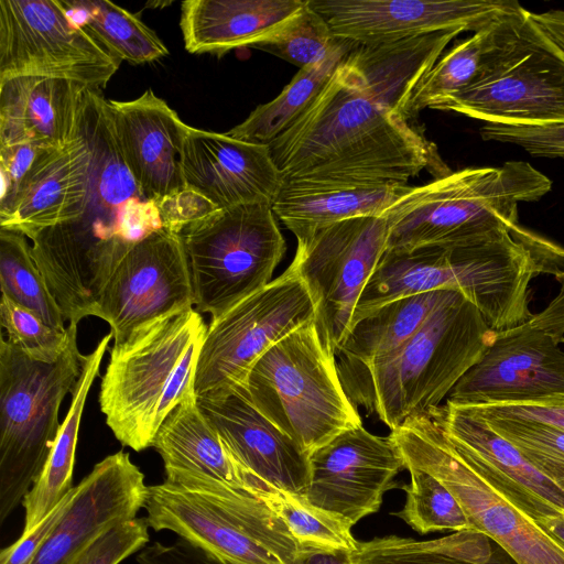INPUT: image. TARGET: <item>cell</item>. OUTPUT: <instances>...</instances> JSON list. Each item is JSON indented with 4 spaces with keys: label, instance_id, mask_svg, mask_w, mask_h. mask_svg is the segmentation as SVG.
Here are the masks:
<instances>
[{
    "label": "cell",
    "instance_id": "obj_1",
    "mask_svg": "<svg viewBox=\"0 0 564 564\" xmlns=\"http://www.w3.org/2000/svg\"><path fill=\"white\" fill-rule=\"evenodd\" d=\"M462 32L355 43L311 107L269 144L281 189L408 184L423 170L449 174L436 145L411 123L409 102Z\"/></svg>",
    "mask_w": 564,
    "mask_h": 564
},
{
    "label": "cell",
    "instance_id": "obj_2",
    "mask_svg": "<svg viewBox=\"0 0 564 564\" xmlns=\"http://www.w3.org/2000/svg\"><path fill=\"white\" fill-rule=\"evenodd\" d=\"M564 270V248L520 227L478 243L386 252L366 285L354 323L394 300L431 291H457L496 332L525 322L530 282Z\"/></svg>",
    "mask_w": 564,
    "mask_h": 564
},
{
    "label": "cell",
    "instance_id": "obj_3",
    "mask_svg": "<svg viewBox=\"0 0 564 564\" xmlns=\"http://www.w3.org/2000/svg\"><path fill=\"white\" fill-rule=\"evenodd\" d=\"M496 333L468 299L452 291L400 348L366 367L337 370L338 376L351 403L392 431L441 405Z\"/></svg>",
    "mask_w": 564,
    "mask_h": 564
},
{
    "label": "cell",
    "instance_id": "obj_4",
    "mask_svg": "<svg viewBox=\"0 0 564 564\" xmlns=\"http://www.w3.org/2000/svg\"><path fill=\"white\" fill-rule=\"evenodd\" d=\"M552 181L523 161L467 167L412 186L386 213V252L466 246L522 227L520 203L536 202Z\"/></svg>",
    "mask_w": 564,
    "mask_h": 564
},
{
    "label": "cell",
    "instance_id": "obj_5",
    "mask_svg": "<svg viewBox=\"0 0 564 564\" xmlns=\"http://www.w3.org/2000/svg\"><path fill=\"white\" fill-rule=\"evenodd\" d=\"M207 329L188 307L166 313L113 343L99 392L115 437L135 452L152 447L170 412L195 394L198 355Z\"/></svg>",
    "mask_w": 564,
    "mask_h": 564
},
{
    "label": "cell",
    "instance_id": "obj_6",
    "mask_svg": "<svg viewBox=\"0 0 564 564\" xmlns=\"http://www.w3.org/2000/svg\"><path fill=\"white\" fill-rule=\"evenodd\" d=\"M239 390L308 455L341 432L362 425L339 379L336 356L314 318L274 343Z\"/></svg>",
    "mask_w": 564,
    "mask_h": 564
},
{
    "label": "cell",
    "instance_id": "obj_7",
    "mask_svg": "<svg viewBox=\"0 0 564 564\" xmlns=\"http://www.w3.org/2000/svg\"><path fill=\"white\" fill-rule=\"evenodd\" d=\"M77 325L54 364L33 360L0 337V522L17 509L40 477L59 430V406L72 392L84 356Z\"/></svg>",
    "mask_w": 564,
    "mask_h": 564
},
{
    "label": "cell",
    "instance_id": "obj_8",
    "mask_svg": "<svg viewBox=\"0 0 564 564\" xmlns=\"http://www.w3.org/2000/svg\"><path fill=\"white\" fill-rule=\"evenodd\" d=\"M404 465L427 471L457 499L474 530L498 543L517 564H564V543L541 528L506 488L467 460L426 413L389 434Z\"/></svg>",
    "mask_w": 564,
    "mask_h": 564
},
{
    "label": "cell",
    "instance_id": "obj_9",
    "mask_svg": "<svg viewBox=\"0 0 564 564\" xmlns=\"http://www.w3.org/2000/svg\"><path fill=\"white\" fill-rule=\"evenodd\" d=\"M196 311L217 317L268 285L286 243L272 205L219 208L181 234Z\"/></svg>",
    "mask_w": 564,
    "mask_h": 564
},
{
    "label": "cell",
    "instance_id": "obj_10",
    "mask_svg": "<svg viewBox=\"0 0 564 564\" xmlns=\"http://www.w3.org/2000/svg\"><path fill=\"white\" fill-rule=\"evenodd\" d=\"M155 532L171 531L226 564H293L302 552L284 521L248 492L207 496L149 486L144 507Z\"/></svg>",
    "mask_w": 564,
    "mask_h": 564
},
{
    "label": "cell",
    "instance_id": "obj_11",
    "mask_svg": "<svg viewBox=\"0 0 564 564\" xmlns=\"http://www.w3.org/2000/svg\"><path fill=\"white\" fill-rule=\"evenodd\" d=\"M314 315L311 294L291 263L263 289L210 319L196 365V398L215 399L241 389L254 362Z\"/></svg>",
    "mask_w": 564,
    "mask_h": 564
},
{
    "label": "cell",
    "instance_id": "obj_12",
    "mask_svg": "<svg viewBox=\"0 0 564 564\" xmlns=\"http://www.w3.org/2000/svg\"><path fill=\"white\" fill-rule=\"evenodd\" d=\"M387 238L384 215L341 220L296 238L291 263L314 302L319 335L335 356L352 327L358 301L386 251Z\"/></svg>",
    "mask_w": 564,
    "mask_h": 564
},
{
    "label": "cell",
    "instance_id": "obj_13",
    "mask_svg": "<svg viewBox=\"0 0 564 564\" xmlns=\"http://www.w3.org/2000/svg\"><path fill=\"white\" fill-rule=\"evenodd\" d=\"M120 63L63 1L0 0V79L53 77L100 89Z\"/></svg>",
    "mask_w": 564,
    "mask_h": 564
},
{
    "label": "cell",
    "instance_id": "obj_14",
    "mask_svg": "<svg viewBox=\"0 0 564 564\" xmlns=\"http://www.w3.org/2000/svg\"><path fill=\"white\" fill-rule=\"evenodd\" d=\"M436 109L485 123L564 122V54L535 26L527 10L518 39L502 62Z\"/></svg>",
    "mask_w": 564,
    "mask_h": 564
},
{
    "label": "cell",
    "instance_id": "obj_15",
    "mask_svg": "<svg viewBox=\"0 0 564 564\" xmlns=\"http://www.w3.org/2000/svg\"><path fill=\"white\" fill-rule=\"evenodd\" d=\"M193 305L192 272L182 237L162 228L124 256L102 292L97 317L109 324L118 343L138 326Z\"/></svg>",
    "mask_w": 564,
    "mask_h": 564
},
{
    "label": "cell",
    "instance_id": "obj_16",
    "mask_svg": "<svg viewBox=\"0 0 564 564\" xmlns=\"http://www.w3.org/2000/svg\"><path fill=\"white\" fill-rule=\"evenodd\" d=\"M310 478L303 497L351 525L377 512L395 486L404 459L389 436L362 425L346 430L308 455Z\"/></svg>",
    "mask_w": 564,
    "mask_h": 564
},
{
    "label": "cell",
    "instance_id": "obj_17",
    "mask_svg": "<svg viewBox=\"0 0 564 564\" xmlns=\"http://www.w3.org/2000/svg\"><path fill=\"white\" fill-rule=\"evenodd\" d=\"M334 35L356 44L393 43L438 31L474 33L519 11L514 0H308Z\"/></svg>",
    "mask_w": 564,
    "mask_h": 564
},
{
    "label": "cell",
    "instance_id": "obj_18",
    "mask_svg": "<svg viewBox=\"0 0 564 564\" xmlns=\"http://www.w3.org/2000/svg\"><path fill=\"white\" fill-rule=\"evenodd\" d=\"M564 395V351L529 322L499 330L482 357L456 383L447 402L503 403Z\"/></svg>",
    "mask_w": 564,
    "mask_h": 564
},
{
    "label": "cell",
    "instance_id": "obj_19",
    "mask_svg": "<svg viewBox=\"0 0 564 564\" xmlns=\"http://www.w3.org/2000/svg\"><path fill=\"white\" fill-rule=\"evenodd\" d=\"M148 488L129 453L106 456L74 486L64 513L32 564H70L105 530L137 518L145 507Z\"/></svg>",
    "mask_w": 564,
    "mask_h": 564
},
{
    "label": "cell",
    "instance_id": "obj_20",
    "mask_svg": "<svg viewBox=\"0 0 564 564\" xmlns=\"http://www.w3.org/2000/svg\"><path fill=\"white\" fill-rule=\"evenodd\" d=\"M152 447L160 454L164 482L207 496L260 495L267 486L230 454L200 410L196 394L176 405L158 430Z\"/></svg>",
    "mask_w": 564,
    "mask_h": 564
},
{
    "label": "cell",
    "instance_id": "obj_21",
    "mask_svg": "<svg viewBox=\"0 0 564 564\" xmlns=\"http://www.w3.org/2000/svg\"><path fill=\"white\" fill-rule=\"evenodd\" d=\"M186 186L218 208L249 203L273 204L283 180L269 145L188 127L181 150Z\"/></svg>",
    "mask_w": 564,
    "mask_h": 564
},
{
    "label": "cell",
    "instance_id": "obj_22",
    "mask_svg": "<svg viewBox=\"0 0 564 564\" xmlns=\"http://www.w3.org/2000/svg\"><path fill=\"white\" fill-rule=\"evenodd\" d=\"M90 192L91 151L79 132L67 145L39 154L10 203L0 208V228L31 239L46 228L77 221L89 210Z\"/></svg>",
    "mask_w": 564,
    "mask_h": 564
},
{
    "label": "cell",
    "instance_id": "obj_23",
    "mask_svg": "<svg viewBox=\"0 0 564 564\" xmlns=\"http://www.w3.org/2000/svg\"><path fill=\"white\" fill-rule=\"evenodd\" d=\"M197 403L234 458L267 486L303 496L308 454L261 414L241 390Z\"/></svg>",
    "mask_w": 564,
    "mask_h": 564
},
{
    "label": "cell",
    "instance_id": "obj_24",
    "mask_svg": "<svg viewBox=\"0 0 564 564\" xmlns=\"http://www.w3.org/2000/svg\"><path fill=\"white\" fill-rule=\"evenodd\" d=\"M113 128L145 199H158L185 187L181 150L188 124L152 89L132 100L107 99Z\"/></svg>",
    "mask_w": 564,
    "mask_h": 564
},
{
    "label": "cell",
    "instance_id": "obj_25",
    "mask_svg": "<svg viewBox=\"0 0 564 564\" xmlns=\"http://www.w3.org/2000/svg\"><path fill=\"white\" fill-rule=\"evenodd\" d=\"M426 414L467 460L505 486L523 512L564 513V491L469 408L446 401Z\"/></svg>",
    "mask_w": 564,
    "mask_h": 564
},
{
    "label": "cell",
    "instance_id": "obj_26",
    "mask_svg": "<svg viewBox=\"0 0 564 564\" xmlns=\"http://www.w3.org/2000/svg\"><path fill=\"white\" fill-rule=\"evenodd\" d=\"M87 90L84 85L53 77L0 79V145H67L80 132Z\"/></svg>",
    "mask_w": 564,
    "mask_h": 564
},
{
    "label": "cell",
    "instance_id": "obj_27",
    "mask_svg": "<svg viewBox=\"0 0 564 564\" xmlns=\"http://www.w3.org/2000/svg\"><path fill=\"white\" fill-rule=\"evenodd\" d=\"M306 0H186L180 28L192 54L251 47L300 10Z\"/></svg>",
    "mask_w": 564,
    "mask_h": 564
},
{
    "label": "cell",
    "instance_id": "obj_28",
    "mask_svg": "<svg viewBox=\"0 0 564 564\" xmlns=\"http://www.w3.org/2000/svg\"><path fill=\"white\" fill-rule=\"evenodd\" d=\"M527 9L523 7L459 41L438 58L416 86L410 102L412 118L488 76L514 45Z\"/></svg>",
    "mask_w": 564,
    "mask_h": 564
},
{
    "label": "cell",
    "instance_id": "obj_29",
    "mask_svg": "<svg viewBox=\"0 0 564 564\" xmlns=\"http://www.w3.org/2000/svg\"><path fill=\"white\" fill-rule=\"evenodd\" d=\"M110 339L111 333L104 336L95 349L84 356L82 373L72 391L70 405L61 423L50 456L40 477L22 501V532H28L40 523L74 488L73 470L82 415Z\"/></svg>",
    "mask_w": 564,
    "mask_h": 564
},
{
    "label": "cell",
    "instance_id": "obj_30",
    "mask_svg": "<svg viewBox=\"0 0 564 564\" xmlns=\"http://www.w3.org/2000/svg\"><path fill=\"white\" fill-rule=\"evenodd\" d=\"M412 186L378 184L285 191L272 204L274 215L297 238L314 229L362 216H383Z\"/></svg>",
    "mask_w": 564,
    "mask_h": 564
},
{
    "label": "cell",
    "instance_id": "obj_31",
    "mask_svg": "<svg viewBox=\"0 0 564 564\" xmlns=\"http://www.w3.org/2000/svg\"><path fill=\"white\" fill-rule=\"evenodd\" d=\"M80 132L91 151L87 215L115 220L120 206L133 197H143L118 141L107 99L99 89L87 90Z\"/></svg>",
    "mask_w": 564,
    "mask_h": 564
},
{
    "label": "cell",
    "instance_id": "obj_32",
    "mask_svg": "<svg viewBox=\"0 0 564 564\" xmlns=\"http://www.w3.org/2000/svg\"><path fill=\"white\" fill-rule=\"evenodd\" d=\"M451 292L440 290L401 297L355 323L336 354L337 370L366 367L400 348Z\"/></svg>",
    "mask_w": 564,
    "mask_h": 564
},
{
    "label": "cell",
    "instance_id": "obj_33",
    "mask_svg": "<svg viewBox=\"0 0 564 564\" xmlns=\"http://www.w3.org/2000/svg\"><path fill=\"white\" fill-rule=\"evenodd\" d=\"M355 564H517L491 538L478 530L417 541L389 535L359 542Z\"/></svg>",
    "mask_w": 564,
    "mask_h": 564
},
{
    "label": "cell",
    "instance_id": "obj_34",
    "mask_svg": "<svg viewBox=\"0 0 564 564\" xmlns=\"http://www.w3.org/2000/svg\"><path fill=\"white\" fill-rule=\"evenodd\" d=\"M354 44L339 39L324 59L301 68L274 99L256 107L226 133L238 140L269 145L311 107Z\"/></svg>",
    "mask_w": 564,
    "mask_h": 564
},
{
    "label": "cell",
    "instance_id": "obj_35",
    "mask_svg": "<svg viewBox=\"0 0 564 564\" xmlns=\"http://www.w3.org/2000/svg\"><path fill=\"white\" fill-rule=\"evenodd\" d=\"M63 4L76 23L121 61L145 64L169 54L152 29L111 1L74 0Z\"/></svg>",
    "mask_w": 564,
    "mask_h": 564
},
{
    "label": "cell",
    "instance_id": "obj_36",
    "mask_svg": "<svg viewBox=\"0 0 564 564\" xmlns=\"http://www.w3.org/2000/svg\"><path fill=\"white\" fill-rule=\"evenodd\" d=\"M1 294L35 313L56 329L65 318L32 254V246L18 231L0 229Z\"/></svg>",
    "mask_w": 564,
    "mask_h": 564
},
{
    "label": "cell",
    "instance_id": "obj_37",
    "mask_svg": "<svg viewBox=\"0 0 564 564\" xmlns=\"http://www.w3.org/2000/svg\"><path fill=\"white\" fill-rule=\"evenodd\" d=\"M259 498L284 521L302 551H356L358 541L351 533L352 525L344 518L276 487H270Z\"/></svg>",
    "mask_w": 564,
    "mask_h": 564
},
{
    "label": "cell",
    "instance_id": "obj_38",
    "mask_svg": "<svg viewBox=\"0 0 564 564\" xmlns=\"http://www.w3.org/2000/svg\"><path fill=\"white\" fill-rule=\"evenodd\" d=\"M405 469L411 481L402 487L405 503L394 513L397 517L421 534L474 530L457 499L441 481L420 468L406 466Z\"/></svg>",
    "mask_w": 564,
    "mask_h": 564
},
{
    "label": "cell",
    "instance_id": "obj_39",
    "mask_svg": "<svg viewBox=\"0 0 564 564\" xmlns=\"http://www.w3.org/2000/svg\"><path fill=\"white\" fill-rule=\"evenodd\" d=\"M338 41L326 20L306 0L300 10L251 47L301 69L324 59Z\"/></svg>",
    "mask_w": 564,
    "mask_h": 564
},
{
    "label": "cell",
    "instance_id": "obj_40",
    "mask_svg": "<svg viewBox=\"0 0 564 564\" xmlns=\"http://www.w3.org/2000/svg\"><path fill=\"white\" fill-rule=\"evenodd\" d=\"M0 324L7 333V339L36 361L56 362L68 344L67 327L65 330L54 328L3 294L0 300Z\"/></svg>",
    "mask_w": 564,
    "mask_h": 564
},
{
    "label": "cell",
    "instance_id": "obj_41",
    "mask_svg": "<svg viewBox=\"0 0 564 564\" xmlns=\"http://www.w3.org/2000/svg\"><path fill=\"white\" fill-rule=\"evenodd\" d=\"M147 518L121 521L100 533L70 564H120L150 541Z\"/></svg>",
    "mask_w": 564,
    "mask_h": 564
},
{
    "label": "cell",
    "instance_id": "obj_42",
    "mask_svg": "<svg viewBox=\"0 0 564 564\" xmlns=\"http://www.w3.org/2000/svg\"><path fill=\"white\" fill-rule=\"evenodd\" d=\"M479 132L485 141L516 144L533 156L564 159V122L543 126L485 123Z\"/></svg>",
    "mask_w": 564,
    "mask_h": 564
},
{
    "label": "cell",
    "instance_id": "obj_43",
    "mask_svg": "<svg viewBox=\"0 0 564 564\" xmlns=\"http://www.w3.org/2000/svg\"><path fill=\"white\" fill-rule=\"evenodd\" d=\"M154 200L163 228L175 234H181L191 224L219 209L203 193L189 186Z\"/></svg>",
    "mask_w": 564,
    "mask_h": 564
},
{
    "label": "cell",
    "instance_id": "obj_44",
    "mask_svg": "<svg viewBox=\"0 0 564 564\" xmlns=\"http://www.w3.org/2000/svg\"><path fill=\"white\" fill-rule=\"evenodd\" d=\"M115 226L120 238L135 245L162 229L163 223L154 199L133 197L118 208Z\"/></svg>",
    "mask_w": 564,
    "mask_h": 564
},
{
    "label": "cell",
    "instance_id": "obj_45",
    "mask_svg": "<svg viewBox=\"0 0 564 564\" xmlns=\"http://www.w3.org/2000/svg\"><path fill=\"white\" fill-rule=\"evenodd\" d=\"M470 406L489 414L530 420L564 430V395Z\"/></svg>",
    "mask_w": 564,
    "mask_h": 564
},
{
    "label": "cell",
    "instance_id": "obj_46",
    "mask_svg": "<svg viewBox=\"0 0 564 564\" xmlns=\"http://www.w3.org/2000/svg\"><path fill=\"white\" fill-rule=\"evenodd\" d=\"M73 489L40 523L30 531L22 532L21 536L14 543L1 550L0 564L33 563L47 536L64 513Z\"/></svg>",
    "mask_w": 564,
    "mask_h": 564
},
{
    "label": "cell",
    "instance_id": "obj_47",
    "mask_svg": "<svg viewBox=\"0 0 564 564\" xmlns=\"http://www.w3.org/2000/svg\"><path fill=\"white\" fill-rule=\"evenodd\" d=\"M44 148L34 144L0 145V208L7 206Z\"/></svg>",
    "mask_w": 564,
    "mask_h": 564
},
{
    "label": "cell",
    "instance_id": "obj_48",
    "mask_svg": "<svg viewBox=\"0 0 564 564\" xmlns=\"http://www.w3.org/2000/svg\"><path fill=\"white\" fill-rule=\"evenodd\" d=\"M554 276L561 285L557 295L543 311L533 315L530 324L547 333L560 344L564 338V270Z\"/></svg>",
    "mask_w": 564,
    "mask_h": 564
},
{
    "label": "cell",
    "instance_id": "obj_49",
    "mask_svg": "<svg viewBox=\"0 0 564 564\" xmlns=\"http://www.w3.org/2000/svg\"><path fill=\"white\" fill-rule=\"evenodd\" d=\"M535 26L564 54V10L530 12Z\"/></svg>",
    "mask_w": 564,
    "mask_h": 564
},
{
    "label": "cell",
    "instance_id": "obj_50",
    "mask_svg": "<svg viewBox=\"0 0 564 564\" xmlns=\"http://www.w3.org/2000/svg\"><path fill=\"white\" fill-rule=\"evenodd\" d=\"M293 564H355L351 553L344 551H302Z\"/></svg>",
    "mask_w": 564,
    "mask_h": 564
},
{
    "label": "cell",
    "instance_id": "obj_51",
    "mask_svg": "<svg viewBox=\"0 0 564 564\" xmlns=\"http://www.w3.org/2000/svg\"><path fill=\"white\" fill-rule=\"evenodd\" d=\"M528 516L531 517L541 528L564 543V513H545L536 510Z\"/></svg>",
    "mask_w": 564,
    "mask_h": 564
},
{
    "label": "cell",
    "instance_id": "obj_52",
    "mask_svg": "<svg viewBox=\"0 0 564 564\" xmlns=\"http://www.w3.org/2000/svg\"><path fill=\"white\" fill-rule=\"evenodd\" d=\"M562 343H564V338H563Z\"/></svg>",
    "mask_w": 564,
    "mask_h": 564
}]
</instances>
